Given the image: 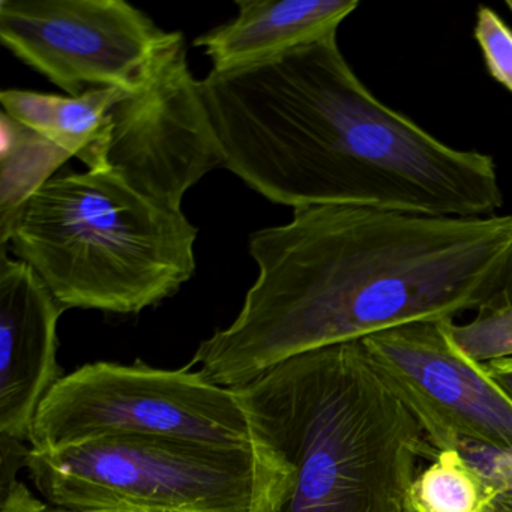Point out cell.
<instances>
[{
  "mask_svg": "<svg viewBox=\"0 0 512 512\" xmlns=\"http://www.w3.org/2000/svg\"><path fill=\"white\" fill-rule=\"evenodd\" d=\"M490 487L457 449L437 452L419 473L412 499L424 512H485Z\"/></svg>",
  "mask_w": 512,
  "mask_h": 512,
  "instance_id": "14",
  "label": "cell"
},
{
  "mask_svg": "<svg viewBox=\"0 0 512 512\" xmlns=\"http://www.w3.org/2000/svg\"><path fill=\"white\" fill-rule=\"evenodd\" d=\"M485 367L493 379L505 389L506 394L512 398V358L490 362V364H485Z\"/></svg>",
  "mask_w": 512,
  "mask_h": 512,
  "instance_id": "20",
  "label": "cell"
},
{
  "mask_svg": "<svg viewBox=\"0 0 512 512\" xmlns=\"http://www.w3.org/2000/svg\"><path fill=\"white\" fill-rule=\"evenodd\" d=\"M473 37L481 49L488 74L512 94V29L496 11L479 7Z\"/></svg>",
  "mask_w": 512,
  "mask_h": 512,
  "instance_id": "16",
  "label": "cell"
},
{
  "mask_svg": "<svg viewBox=\"0 0 512 512\" xmlns=\"http://www.w3.org/2000/svg\"><path fill=\"white\" fill-rule=\"evenodd\" d=\"M158 436L215 445L254 446L235 389L199 371L94 362L62 377L44 398L32 427V451L50 452L89 440Z\"/></svg>",
  "mask_w": 512,
  "mask_h": 512,
  "instance_id": "6",
  "label": "cell"
},
{
  "mask_svg": "<svg viewBox=\"0 0 512 512\" xmlns=\"http://www.w3.org/2000/svg\"><path fill=\"white\" fill-rule=\"evenodd\" d=\"M406 512H424V511H422V509L419 508V506L416 505L415 502H413L412 497H410V503H409V506H407Z\"/></svg>",
  "mask_w": 512,
  "mask_h": 512,
  "instance_id": "21",
  "label": "cell"
},
{
  "mask_svg": "<svg viewBox=\"0 0 512 512\" xmlns=\"http://www.w3.org/2000/svg\"><path fill=\"white\" fill-rule=\"evenodd\" d=\"M0 452H2V470H0V493H5L17 479V473L28 464L31 448L25 442L0 436Z\"/></svg>",
  "mask_w": 512,
  "mask_h": 512,
  "instance_id": "18",
  "label": "cell"
},
{
  "mask_svg": "<svg viewBox=\"0 0 512 512\" xmlns=\"http://www.w3.org/2000/svg\"><path fill=\"white\" fill-rule=\"evenodd\" d=\"M223 166L277 205L433 217L502 208L493 157L451 148L377 100L337 35L199 80Z\"/></svg>",
  "mask_w": 512,
  "mask_h": 512,
  "instance_id": "2",
  "label": "cell"
},
{
  "mask_svg": "<svg viewBox=\"0 0 512 512\" xmlns=\"http://www.w3.org/2000/svg\"><path fill=\"white\" fill-rule=\"evenodd\" d=\"M451 343L476 364L512 358V304L482 308L466 325L442 320Z\"/></svg>",
  "mask_w": 512,
  "mask_h": 512,
  "instance_id": "15",
  "label": "cell"
},
{
  "mask_svg": "<svg viewBox=\"0 0 512 512\" xmlns=\"http://www.w3.org/2000/svg\"><path fill=\"white\" fill-rule=\"evenodd\" d=\"M82 163L94 172L115 173L176 209L203 176L223 166L185 44L149 85L121 92L110 107L103 140Z\"/></svg>",
  "mask_w": 512,
  "mask_h": 512,
  "instance_id": "8",
  "label": "cell"
},
{
  "mask_svg": "<svg viewBox=\"0 0 512 512\" xmlns=\"http://www.w3.org/2000/svg\"><path fill=\"white\" fill-rule=\"evenodd\" d=\"M2 187H0V241L4 244L17 214L26 202L55 176L71 155L46 137L2 113Z\"/></svg>",
  "mask_w": 512,
  "mask_h": 512,
  "instance_id": "13",
  "label": "cell"
},
{
  "mask_svg": "<svg viewBox=\"0 0 512 512\" xmlns=\"http://www.w3.org/2000/svg\"><path fill=\"white\" fill-rule=\"evenodd\" d=\"M250 254L259 277L244 307L188 364L223 388L302 353L512 304V215L310 206L254 232Z\"/></svg>",
  "mask_w": 512,
  "mask_h": 512,
  "instance_id": "1",
  "label": "cell"
},
{
  "mask_svg": "<svg viewBox=\"0 0 512 512\" xmlns=\"http://www.w3.org/2000/svg\"><path fill=\"white\" fill-rule=\"evenodd\" d=\"M235 389L253 442L286 469L266 512H406L436 449L362 341L293 356Z\"/></svg>",
  "mask_w": 512,
  "mask_h": 512,
  "instance_id": "3",
  "label": "cell"
},
{
  "mask_svg": "<svg viewBox=\"0 0 512 512\" xmlns=\"http://www.w3.org/2000/svg\"><path fill=\"white\" fill-rule=\"evenodd\" d=\"M197 229L172 208L109 172L53 176L8 232L65 311H140L172 298L196 272Z\"/></svg>",
  "mask_w": 512,
  "mask_h": 512,
  "instance_id": "4",
  "label": "cell"
},
{
  "mask_svg": "<svg viewBox=\"0 0 512 512\" xmlns=\"http://www.w3.org/2000/svg\"><path fill=\"white\" fill-rule=\"evenodd\" d=\"M506 7H508L509 10H511V13H512V0H509V2H506Z\"/></svg>",
  "mask_w": 512,
  "mask_h": 512,
  "instance_id": "22",
  "label": "cell"
},
{
  "mask_svg": "<svg viewBox=\"0 0 512 512\" xmlns=\"http://www.w3.org/2000/svg\"><path fill=\"white\" fill-rule=\"evenodd\" d=\"M238 16L194 41L218 73L274 61L337 35L358 0H236Z\"/></svg>",
  "mask_w": 512,
  "mask_h": 512,
  "instance_id": "11",
  "label": "cell"
},
{
  "mask_svg": "<svg viewBox=\"0 0 512 512\" xmlns=\"http://www.w3.org/2000/svg\"><path fill=\"white\" fill-rule=\"evenodd\" d=\"M362 344L436 451L461 442L512 448V398L451 343L442 320L398 326Z\"/></svg>",
  "mask_w": 512,
  "mask_h": 512,
  "instance_id": "9",
  "label": "cell"
},
{
  "mask_svg": "<svg viewBox=\"0 0 512 512\" xmlns=\"http://www.w3.org/2000/svg\"><path fill=\"white\" fill-rule=\"evenodd\" d=\"M26 469L47 503L76 512H266L286 482V469L257 443L158 436L31 449Z\"/></svg>",
  "mask_w": 512,
  "mask_h": 512,
  "instance_id": "5",
  "label": "cell"
},
{
  "mask_svg": "<svg viewBox=\"0 0 512 512\" xmlns=\"http://www.w3.org/2000/svg\"><path fill=\"white\" fill-rule=\"evenodd\" d=\"M0 40L70 97L139 91L185 44L124 0H2Z\"/></svg>",
  "mask_w": 512,
  "mask_h": 512,
  "instance_id": "7",
  "label": "cell"
},
{
  "mask_svg": "<svg viewBox=\"0 0 512 512\" xmlns=\"http://www.w3.org/2000/svg\"><path fill=\"white\" fill-rule=\"evenodd\" d=\"M122 89H91L80 97L41 94L8 89L0 101L14 121L46 137L53 145L83 158L103 140L109 124V110Z\"/></svg>",
  "mask_w": 512,
  "mask_h": 512,
  "instance_id": "12",
  "label": "cell"
},
{
  "mask_svg": "<svg viewBox=\"0 0 512 512\" xmlns=\"http://www.w3.org/2000/svg\"><path fill=\"white\" fill-rule=\"evenodd\" d=\"M64 308L22 260H0V436L31 443L35 416L64 377L58 322Z\"/></svg>",
  "mask_w": 512,
  "mask_h": 512,
  "instance_id": "10",
  "label": "cell"
},
{
  "mask_svg": "<svg viewBox=\"0 0 512 512\" xmlns=\"http://www.w3.org/2000/svg\"><path fill=\"white\" fill-rule=\"evenodd\" d=\"M455 449L478 470L493 493L485 512H512V448L461 442Z\"/></svg>",
  "mask_w": 512,
  "mask_h": 512,
  "instance_id": "17",
  "label": "cell"
},
{
  "mask_svg": "<svg viewBox=\"0 0 512 512\" xmlns=\"http://www.w3.org/2000/svg\"><path fill=\"white\" fill-rule=\"evenodd\" d=\"M0 512H76L56 508L37 499L23 482L17 481L5 493H0Z\"/></svg>",
  "mask_w": 512,
  "mask_h": 512,
  "instance_id": "19",
  "label": "cell"
}]
</instances>
